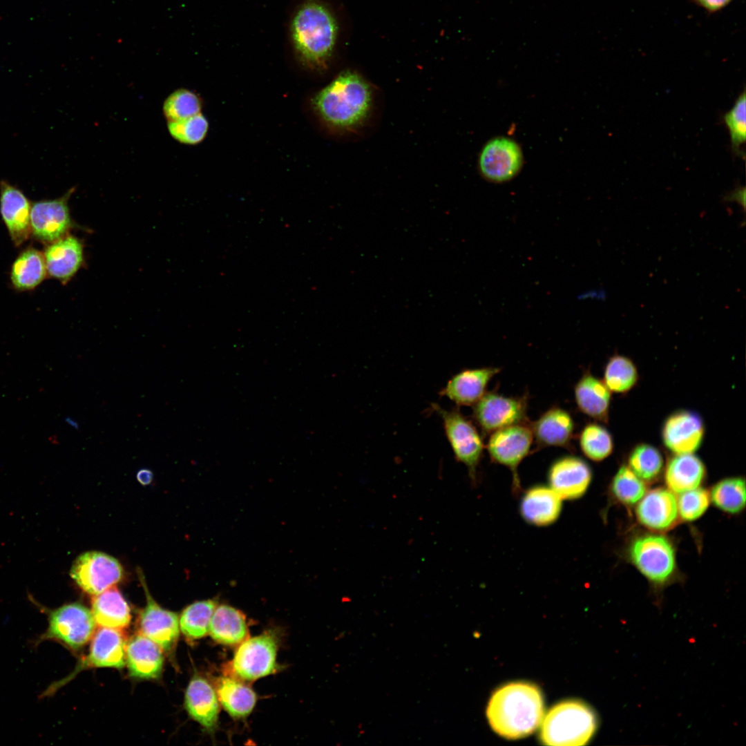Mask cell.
Segmentation results:
<instances>
[{
	"mask_svg": "<svg viewBox=\"0 0 746 746\" xmlns=\"http://www.w3.org/2000/svg\"><path fill=\"white\" fill-rule=\"evenodd\" d=\"M486 714L492 729L504 738L517 739L529 735L544 717L540 690L524 682L506 685L492 694Z\"/></svg>",
	"mask_w": 746,
	"mask_h": 746,
	"instance_id": "1",
	"label": "cell"
},
{
	"mask_svg": "<svg viewBox=\"0 0 746 746\" xmlns=\"http://www.w3.org/2000/svg\"><path fill=\"white\" fill-rule=\"evenodd\" d=\"M373 101L370 84L357 73H341L313 100L321 117L332 127L353 131L368 117Z\"/></svg>",
	"mask_w": 746,
	"mask_h": 746,
	"instance_id": "2",
	"label": "cell"
},
{
	"mask_svg": "<svg viewBox=\"0 0 746 746\" xmlns=\"http://www.w3.org/2000/svg\"><path fill=\"white\" fill-rule=\"evenodd\" d=\"M338 26L330 10L318 0L305 1L295 12L291 35L295 51L305 64L323 68L332 56Z\"/></svg>",
	"mask_w": 746,
	"mask_h": 746,
	"instance_id": "3",
	"label": "cell"
},
{
	"mask_svg": "<svg viewBox=\"0 0 746 746\" xmlns=\"http://www.w3.org/2000/svg\"><path fill=\"white\" fill-rule=\"evenodd\" d=\"M541 723V739L548 745H584L597 728L594 711L585 703L576 700L555 705Z\"/></svg>",
	"mask_w": 746,
	"mask_h": 746,
	"instance_id": "4",
	"label": "cell"
},
{
	"mask_svg": "<svg viewBox=\"0 0 746 746\" xmlns=\"http://www.w3.org/2000/svg\"><path fill=\"white\" fill-rule=\"evenodd\" d=\"M632 564L656 587L668 584L676 571L673 543L664 535L644 533L633 538L627 550Z\"/></svg>",
	"mask_w": 746,
	"mask_h": 746,
	"instance_id": "5",
	"label": "cell"
},
{
	"mask_svg": "<svg viewBox=\"0 0 746 746\" xmlns=\"http://www.w3.org/2000/svg\"><path fill=\"white\" fill-rule=\"evenodd\" d=\"M48 626L35 640L36 645L44 641L59 642L76 652L90 641L95 631L93 613L84 605L73 602L52 610H46Z\"/></svg>",
	"mask_w": 746,
	"mask_h": 746,
	"instance_id": "6",
	"label": "cell"
},
{
	"mask_svg": "<svg viewBox=\"0 0 746 746\" xmlns=\"http://www.w3.org/2000/svg\"><path fill=\"white\" fill-rule=\"evenodd\" d=\"M434 409L440 416L444 432L456 459L464 464L472 481H475L477 470L485 445L480 432L472 421L459 410H446L437 405Z\"/></svg>",
	"mask_w": 746,
	"mask_h": 746,
	"instance_id": "7",
	"label": "cell"
},
{
	"mask_svg": "<svg viewBox=\"0 0 746 746\" xmlns=\"http://www.w3.org/2000/svg\"><path fill=\"white\" fill-rule=\"evenodd\" d=\"M277 649L276 636L271 631L246 639L235 653L230 676L251 681L275 673Z\"/></svg>",
	"mask_w": 746,
	"mask_h": 746,
	"instance_id": "8",
	"label": "cell"
},
{
	"mask_svg": "<svg viewBox=\"0 0 746 746\" xmlns=\"http://www.w3.org/2000/svg\"><path fill=\"white\" fill-rule=\"evenodd\" d=\"M528 396H506L486 392L473 405L472 417L484 434L510 425L528 423Z\"/></svg>",
	"mask_w": 746,
	"mask_h": 746,
	"instance_id": "9",
	"label": "cell"
},
{
	"mask_svg": "<svg viewBox=\"0 0 746 746\" xmlns=\"http://www.w3.org/2000/svg\"><path fill=\"white\" fill-rule=\"evenodd\" d=\"M533 435L528 423H521L497 430L490 434L486 448L491 460L507 467L513 475L514 492L520 490L517 469L530 453Z\"/></svg>",
	"mask_w": 746,
	"mask_h": 746,
	"instance_id": "10",
	"label": "cell"
},
{
	"mask_svg": "<svg viewBox=\"0 0 746 746\" xmlns=\"http://www.w3.org/2000/svg\"><path fill=\"white\" fill-rule=\"evenodd\" d=\"M126 640L122 631L100 627L95 632L88 655L77 664L66 678L50 686L43 694L48 696L65 685L81 671L90 668L122 669L126 663Z\"/></svg>",
	"mask_w": 746,
	"mask_h": 746,
	"instance_id": "11",
	"label": "cell"
},
{
	"mask_svg": "<svg viewBox=\"0 0 746 746\" xmlns=\"http://www.w3.org/2000/svg\"><path fill=\"white\" fill-rule=\"evenodd\" d=\"M70 575L84 591L95 595L119 582L124 570L115 557L99 551H88L75 560Z\"/></svg>",
	"mask_w": 746,
	"mask_h": 746,
	"instance_id": "12",
	"label": "cell"
},
{
	"mask_svg": "<svg viewBox=\"0 0 746 746\" xmlns=\"http://www.w3.org/2000/svg\"><path fill=\"white\" fill-rule=\"evenodd\" d=\"M75 189L53 200H42L31 206L30 230L38 240L52 243L66 236L71 227L68 200Z\"/></svg>",
	"mask_w": 746,
	"mask_h": 746,
	"instance_id": "13",
	"label": "cell"
},
{
	"mask_svg": "<svg viewBox=\"0 0 746 746\" xmlns=\"http://www.w3.org/2000/svg\"><path fill=\"white\" fill-rule=\"evenodd\" d=\"M140 580L144 588L146 604L139 616V632L155 642L162 651L170 653L175 649L180 635L179 617L175 613L161 607L151 595L143 576Z\"/></svg>",
	"mask_w": 746,
	"mask_h": 746,
	"instance_id": "14",
	"label": "cell"
},
{
	"mask_svg": "<svg viewBox=\"0 0 746 746\" xmlns=\"http://www.w3.org/2000/svg\"><path fill=\"white\" fill-rule=\"evenodd\" d=\"M551 488L562 499H577L585 495L592 481L589 465L575 455H565L555 460L548 471Z\"/></svg>",
	"mask_w": 746,
	"mask_h": 746,
	"instance_id": "15",
	"label": "cell"
},
{
	"mask_svg": "<svg viewBox=\"0 0 746 746\" xmlns=\"http://www.w3.org/2000/svg\"><path fill=\"white\" fill-rule=\"evenodd\" d=\"M705 425L701 417L689 410H679L664 422L662 438L673 454L694 453L702 444Z\"/></svg>",
	"mask_w": 746,
	"mask_h": 746,
	"instance_id": "16",
	"label": "cell"
},
{
	"mask_svg": "<svg viewBox=\"0 0 746 746\" xmlns=\"http://www.w3.org/2000/svg\"><path fill=\"white\" fill-rule=\"evenodd\" d=\"M522 163V154L518 144L505 137L490 140L484 147L480 158L481 173L488 180L505 182L519 171Z\"/></svg>",
	"mask_w": 746,
	"mask_h": 746,
	"instance_id": "17",
	"label": "cell"
},
{
	"mask_svg": "<svg viewBox=\"0 0 746 746\" xmlns=\"http://www.w3.org/2000/svg\"><path fill=\"white\" fill-rule=\"evenodd\" d=\"M637 504V520L645 528L654 532H664L677 524L679 517L677 498L669 489L654 488L647 492Z\"/></svg>",
	"mask_w": 746,
	"mask_h": 746,
	"instance_id": "18",
	"label": "cell"
},
{
	"mask_svg": "<svg viewBox=\"0 0 746 746\" xmlns=\"http://www.w3.org/2000/svg\"><path fill=\"white\" fill-rule=\"evenodd\" d=\"M31 204L23 192L8 181H0V213L15 246L23 244L31 233Z\"/></svg>",
	"mask_w": 746,
	"mask_h": 746,
	"instance_id": "19",
	"label": "cell"
},
{
	"mask_svg": "<svg viewBox=\"0 0 746 746\" xmlns=\"http://www.w3.org/2000/svg\"><path fill=\"white\" fill-rule=\"evenodd\" d=\"M500 370L497 367L463 370L449 379L439 393L458 406L474 405L486 392L489 382Z\"/></svg>",
	"mask_w": 746,
	"mask_h": 746,
	"instance_id": "20",
	"label": "cell"
},
{
	"mask_svg": "<svg viewBox=\"0 0 746 746\" xmlns=\"http://www.w3.org/2000/svg\"><path fill=\"white\" fill-rule=\"evenodd\" d=\"M530 426L537 448L553 446L570 449L575 425L567 410L553 406L536 421L530 422Z\"/></svg>",
	"mask_w": 746,
	"mask_h": 746,
	"instance_id": "21",
	"label": "cell"
},
{
	"mask_svg": "<svg viewBox=\"0 0 746 746\" xmlns=\"http://www.w3.org/2000/svg\"><path fill=\"white\" fill-rule=\"evenodd\" d=\"M562 500L551 487L535 485L523 493L519 501V513L530 525L547 526L558 519L562 510Z\"/></svg>",
	"mask_w": 746,
	"mask_h": 746,
	"instance_id": "22",
	"label": "cell"
},
{
	"mask_svg": "<svg viewBox=\"0 0 746 746\" xmlns=\"http://www.w3.org/2000/svg\"><path fill=\"white\" fill-rule=\"evenodd\" d=\"M126 663L130 676L134 678H158L164 665L162 649L139 632L126 642Z\"/></svg>",
	"mask_w": 746,
	"mask_h": 746,
	"instance_id": "23",
	"label": "cell"
},
{
	"mask_svg": "<svg viewBox=\"0 0 746 746\" xmlns=\"http://www.w3.org/2000/svg\"><path fill=\"white\" fill-rule=\"evenodd\" d=\"M184 706L189 716L205 729H215L220 711L215 688L202 676H194L187 686Z\"/></svg>",
	"mask_w": 746,
	"mask_h": 746,
	"instance_id": "24",
	"label": "cell"
},
{
	"mask_svg": "<svg viewBox=\"0 0 746 746\" xmlns=\"http://www.w3.org/2000/svg\"><path fill=\"white\" fill-rule=\"evenodd\" d=\"M611 391L603 380L590 372H585L574 388L575 401L578 409L600 423H608Z\"/></svg>",
	"mask_w": 746,
	"mask_h": 746,
	"instance_id": "25",
	"label": "cell"
},
{
	"mask_svg": "<svg viewBox=\"0 0 746 746\" xmlns=\"http://www.w3.org/2000/svg\"><path fill=\"white\" fill-rule=\"evenodd\" d=\"M44 256L47 274L66 282L82 264L83 247L75 237L64 236L50 243Z\"/></svg>",
	"mask_w": 746,
	"mask_h": 746,
	"instance_id": "26",
	"label": "cell"
},
{
	"mask_svg": "<svg viewBox=\"0 0 746 746\" xmlns=\"http://www.w3.org/2000/svg\"><path fill=\"white\" fill-rule=\"evenodd\" d=\"M664 475L668 489L680 494L698 488L706 476V468L693 453L674 454L665 466Z\"/></svg>",
	"mask_w": 746,
	"mask_h": 746,
	"instance_id": "27",
	"label": "cell"
},
{
	"mask_svg": "<svg viewBox=\"0 0 746 746\" xmlns=\"http://www.w3.org/2000/svg\"><path fill=\"white\" fill-rule=\"evenodd\" d=\"M91 605L95 621L100 627L122 631L129 626L131 620L129 605L116 587L94 595Z\"/></svg>",
	"mask_w": 746,
	"mask_h": 746,
	"instance_id": "28",
	"label": "cell"
},
{
	"mask_svg": "<svg viewBox=\"0 0 746 746\" xmlns=\"http://www.w3.org/2000/svg\"><path fill=\"white\" fill-rule=\"evenodd\" d=\"M215 689L220 703L234 718L247 716L256 705V693L242 680L232 676L218 678Z\"/></svg>",
	"mask_w": 746,
	"mask_h": 746,
	"instance_id": "29",
	"label": "cell"
},
{
	"mask_svg": "<svg viewBox=\"0 0 746 746\" xmlns=\"http://www.w3.org/2000/svg\"><path fill=\"white\" fill-rule=\"evenodd\" d=\"M209 631L215 641L227 645L240 644L248 637L245 615L227 604L216 606L211 619Z\"/></svg>",
	"mask_w": 746,
	"mask_h": 746,
	"instance_id": "30",
	"label": "cell"
},
{
	"mask_svg": "<svg viewBox=\"0 0 746 746\" xmlns=\"http://www.w3.org/2000/svg\"><path fill=\"white\" fill-rule=\"evenodd\" d=\"M46 274L44 254L34 248H29L23 251L13 262L10 279L16 289L30 290L39 285Z\"/></svg>",
	"mask_w": 746,
	"mask_h": 746,
	"instance_id": "31",
	"label": "cell"
},
{
	"mask_svg": "<svg viewBox=\"0 0 746 746\" xmlns=\"http://www.w3.org/2000/svg\"><path fill=\"white\" fill-rule=\"evenodd\" d=\"M218 606L215 600L198 601L186 607L179 618L180 629L189 639L201 638L209 632L213 613Z\"/></svg>",
	"mask_w": 746,
	"mask_h": 746,
	"instance_id": "32",
	"label": "cell"
},
{
	"mask_svg": "<svg viewBox=\"0 0 746 746\" xmlns=\"http://www.w3.org/2000/svg\"><path fill=\"white\" fill-rule=\"evenodd\" d=\"M710 499L722 511L740 513L745 506V481L740 477L723 479L717 482L709 492Z\"/></svg>",
	"mask_w": 746,
	"mask_h": 746,
	"instance_id": "33",
	"label": "cell"
},
{
	"mask_svg": "<svg viewBox=\"0 0 746 746\" xmlns=\"http://www.w3.org/2000/svg\"><path fill=\"white\" fill-rule=\"evenodd\" d=\"M628 467L644 482H652L663 472V457L653 446L640 443L631 450L628 458Z\"/></svg>",
	"mask_w": 746,
	"mask_h": 746,
	"instance_id": "34",
	"label": "cell"
},
{
	"mask_svg": "<svg viewBox=\"0 0 746 746\" xmlns=\"http://www.w3.org/2000/svg\"><path fill=\"white\" fill-rule=\"evenodd\" d=\"M638 380V372L634 363L627 356H611L604 371L603 381L611 392L626 393L631 390Z\"/></svg>",
	"mask_w": 746,
	"mask_h": 746,
	"instance_id": "35",
	"label": "cell"
},
{
	"mask_svg": "<svg viewBox=\"0 0 746 746\" xmlns=\"http://www.w3.org/2000/svg\"><path fill=\"white\" fill-rule=\"evenodd\" d=\"M579 444L583 454L594 461L605 459L613 450L611 433L596 422L584 426L579 435Z\"/></svg>",
	"mask_w": 746,
	"mask_h": 746,
	"instance_id": "36",
	"label": "cell"
},
{
	"mask_svg": "<svg viewBox=\"0 0 746 746\" xmlns=\"http://www.w3.org/2000/svg\"><path fill=\"white\" fill-rule=\"evenodd\" d=\"M610 490L613 498L618 502L626 506H632L637 504L645 495L647 486L628 466L623 465L614 475Z\"/></svg>",
	"mask_w": 746,
	"mask_h": 746,
	"instance_id": "37",
	"label": "cell"
},
{
	"mask_svg": "<svg viewBox=\"0 0 746 746\" xmlns=\"http://www.w3.org/2000/svg\"><path fill=\"white\" fill-rule=\"evenodd\" d=\"M202 103L193 92L180 88L170 94L163 104L167 122L184 119L200 113Z\"/></svg>",
	"mask_w": 746,
	"mask_h": 746,
	"instance_id": "38",
	"label": "cell"
},
{
	"mask_svg": "<svg viewBox=\"0 0 746 746\" xmlns=\"http://www.w3.org/2000/svg\"><path fill=\"white\" fill-rule=\"evenodd\" d=\"M170 135L180 143L196 144L202 142L208 131V122L201 113L178 121L168 122Z\"/></svg>",
	"mask_w": 746,
	"mask_h": 746,
	"instance_id": "39",
	"label": "cell"
},
{
	"mask_svg": "<svg viewBox=\"0 0 746 746\" xmlns=\"http://www.w3.org/2000/svg\"><path fill=\"white\" fill-rule=\"evenodd\" d=\"M724 121L729 130L731 149L734 153L744 155L740 146L746 140V94L744 90L736 99L733 107L724 115Z\"/></svg>",
	"mask_w": 746,
	"mask_h": 746,
	"instance_id": "40",
	"label": "cell"
},
{
	"mask_svg": "<svg viewBox=\"0 0 746 746\" xmlns=\"http://www.w3.org/2000/svg\"><path fill=\"white\" fill-rule=\"evenodd\" d=\"M710 501L709 492L699 487L680 493L677 499L678 515L685 522L696 520L706 512Z\"/></svg>",
	"mask_w": 746,
	"mask_h": 746,
	"instance_id": "41",
	"label": "cell"
},
{
	"mask_svg": "<svg viewBox=\"0 0 746 746\" xmlns=\"http://www.w3.org/2000/svg\"><path fill=\"white\" fill-rule=\"evenodd\" d=\"M696 3L709 12L718 11L733 0H694Z\"/></svg>",
	"mask_w": 746,
	"mask_h": 746,
	"instance_id": "42",
	"label": "cell"
},
{
	"mask_svg": "<svg viewBox=\"0 0 746 746\" xmlns=\"http://www.w3.org/2000/svg\"><path fill=\"white\" fill-rule=\"evenodd\" d=\"M723 200L725 202H735L740 205L743 210L745 209V186H739L735 188L732 191L726 194Z\"/></svg>",
	"mask_w": 746,
	"mask_h": 746,
	"instance_id": "43",
	"label": "cell"
},
{
	"mask_svg": "<svg viewBox=\"0 0 746 746\" xmlns=\"http://www.w3.org/2000/svg\"><path fill=\"white\" fill-rule=\"evenodd\" d=\"M136 477L137 479L142 485L146 486L151 483L153 478V474L151 470L143 468L137 471Z\"/></svg>",
	"mask_w": 746,
	"mask_h": 746,
	"instance_id": "44",
	"label": "cell"
},
{
	"mask_svg": "<svg viewBox=\"0 0 746 746\" xmlns=\"http://www.w3.org/2000/svg\"><path fill=\"white\" fill-rule=\"evenodd\" d=\"M66 422H67L68 423H69V424H70V425L71 426H73V427H74V428H78V424H77V422H76V421H75L74 420H72L71 419H69V418H66Z\"/></svg>",
	"mask_w": 746,
	"mask_h": 746,
	"instance_id": "45",
	"label": "cell"
}]
</instances>
